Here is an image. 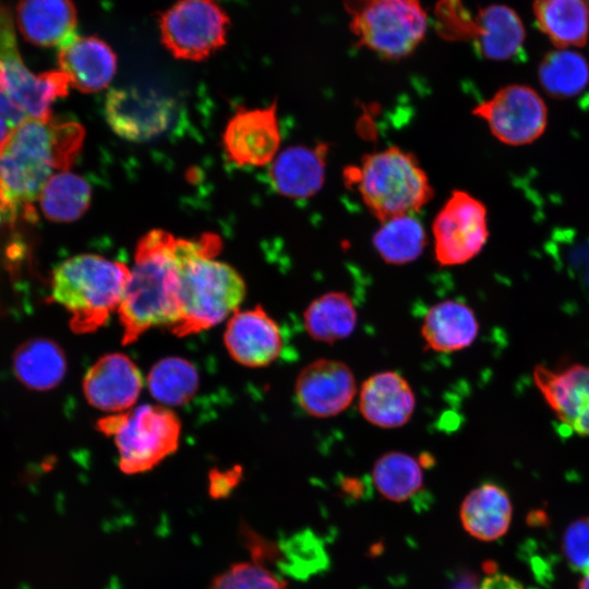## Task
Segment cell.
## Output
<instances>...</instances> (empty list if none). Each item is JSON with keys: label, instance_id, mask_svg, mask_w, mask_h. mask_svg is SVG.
<instances>
[{"label": "cell", "instance_id": "cell-26", "mask_svg": "<svg viewBox=\"0 0 589 589\" xmlns=\"http://www.w3.org/2000/svg\"><path fill=\"white\" fill-rule=\"evenodd\" d=\"M13 372L27 388L35 390L55 388L67 372L64 351L50 338L27 339L13 353Z\"/></svg>", "mask_w": 589, "mask_h": 589}, {"label": "cell", "instance_id": "cell-41", "mask_svg": "<svg viewBox=\"0 0 589 589\" xmlns=\"http://www.w3.org/2000/svg\"><path fill=\"white\" fill-rule=\"evenodd\" d=\"M586 2H587V3H588V5H589V0H586Z\"/></svg>", "mask_w": 589, "mask_h": 589}, {"label": "cell", "instance_id": "cell-35", "mask_svg": "<svg viewBox=\"0 0 589 589\" xmlns=\"http://www.w3.org/2000/svg\"><path fill=\"white\" fill-rule=\"evenodd\" d=\"M241 469L235 468L227 471L213 469L209 473V495L213 498L228 496L239 483Z\"/></svg>", "mask_w": 589, "mask_h": 589}, {"label": "cell", "instance_id": "cell-10", "mask_svg": "<svg viewBox=\"0 0 589 589\" xmlns=\"http://www.w3.org/2000/svg\"><path fill=\"white\" fill-rule=\"evenodd\" d=\"M432 233L440 265L469 262L480 253L489 237L484 204L468 192L453 191L433 220Z\"/></svg>", "mask_w": 589, "mask_h": 589}, {"label": "cell", "instance_id": "cell-15", "mask_svg": "<svg viewBox=\"0 0 589 589\" xmlns=\"http://www.w3.org/2000/svg\"><path fill=\"white\" fill-rule=\"evenodd\" d=\"M533 380L557 420L578 435H589V366L553 370L538 364Z\"/></svg>", "mask_w": 589, "mask_h": 589}, {"label": "cell", "instance_id": "cell-7", "mask_svg": "<svg viewBox=\"0 0 589 589\" xmlns=\"http://www.w3.org/2000/svg\"><path fill=\"white\" fill-rule=\"evenodd\" d=\"M98 430L113 437L119 468L125 474L152 470L179 446L181 423L163 405H140L124 412L104 417Z\"/></svg>", "mask_w": 589, "mask_h": 589}, {"label": "cell", "instance_id": "cell-32", "mask_svg": "<svg viewBox=\"0 0 589 589\" xmlns=\"http://www.w3.org/2000/svg\"><path fill=\"white\" fill-rule=\"evenodd\" d=\"M381 259L390 265H404L418 259L426 244L422 224L412 215L383 221L372 240Z\"/></svg>", "mask_w": 589, "mask_h": 589}, {"label": "cell", "instance_id": "cell-23", "mask_svg": "<svg viewBox=\"0 0 589 589\" xmlns=\"http://www.w3.org/2000/svg\"><path fill=\"white\" fill-rule=\"evenodd\" d=\"M479 322L474 311L459 300H444L425 313L421 336L425 346L436 352L462 350L476 340Z\"/></svg>", "mask_w": 589, "mask_h": 589}, {"label": "cell", "instance_id": "cell-25", "mask_svg": "<svg viewBox=\"0 0 589 589\" xmlns=\"http://www.w3.org/2000/svg\"><path fill=\"white\" fill-rule=\"evenodd\" d=\"M537 27L560 49L585 46L589 38V5L586 0H534Z\"/></svg>", "mask_w": 589, "mask_h": 589}, {"label": "cell", "instance_id": "cell-17", "mask_svg": "<svg viewBox=\"0 0 589 589\" xmlns=\"http://www.w3.org/2000/svg\"><path fill=\"white\" fill-rule=\"evenodd\" d=\"M144 386L137 365L120 352L100 357L83 378V393L88 404L112 413L130 410Z\"/></svg>", "mask_w": 589, "mask_h": 589}, {"label": "cell", "instance_id": "cell-37", "mask_svg": "<svg viewBox=\"0 0 589 589\" xmlns=\"http://www.w3.org/2000/svg\"><path fill=\"white\" fill-rule=\"evenodd\" d=\"M449 589H479L478 575L470 570L458 573Z\"/></svg>", "mask_w": 589, "mask_h": 589}, {"label": "cell", "instance_id": "cell-5", "mask_svg": "<svg viewBox=\"0 0 589 589\" xmlns=\"http://www.w3.org/2000/svg\"><path fill=\"white\" fill-rule=\"evenodd\" d=\"M70 83L59 70L35 74L19 51L13 15L0 2V115L12 128L24 120L51 118V106L68 95Z\"/></svg>", "mask_w": 589, "mask_h": 589}, {"label": "cell", "instance_id": "cell-2", "mask_svg": "<svg viewBox=\"0 0 589 589\" xmlns=\"http://www.w3.org/2000/svg\"><path fill=\"white\" fill-rule=\"evenodd\" d=\"M221 249L213 233L178 239L176 255L181 281V317L171 328L177 336L200 333L233 314L245 296L240 274L215 256Z\"/></svg>", "mask_w": 589, "mask_h": 589}, {"label": "cell", "instance_id": "cell-27", "mask_svg": "<svg viewBox=\"0 0 589 589\" xmlns=\"http://www.w3.org/2000/svg\"><path fill=\"white\" fill-rule=\"evenodd\" d=\"M308 335L333 344L349 337L356 329L358 312L352 299L342 291L325 292L313 299L303 312Z\"/></svg>", "mask_w": 589, "mask_h": 589}, {"label": "cell", "instance_id": "cell-36", "mask_svg": "<svg viewBox=\"0 0 589 589\" xmlns=\"http://www.w3.org/2000/svg\"><path fill=\"white\" fill-rule=\"evenodd\" d=\"M479 589H524V587L513 577L494 572L482 580Z\"/></svg>", "mask_w": 589, "mask_h": 589}, {"label": "cell", "instance_id": "cell-1", "mask_svg": "<svg viewBox=\"0 0 589 589\" xmlns=\"http://www.w3.org/2000/svg\"><path fill=\"white\" fill-rule=\"evenodd\" d=\"M177 238L155 229L137 242L134 266L118 314L122 344L136 341L152 327L170 329L181 317V281Z\"/></svg>", "mask_w": 589, "mask_h": 589}, {"label": "cell", "instance_id": "cell-11", "mask_svg": "<svg viewBox=\"0 0 589 589\" xmlns=\"http://www.w3.org/2000/svg\"><path fill=\"white\" fill-rule=\"evenodd\" d=\"M473 115L484 120L491 133L507 145H525L539 139L548 124V109L531 87L510 84L480 103Z\"/></svg>", "mask_w": 589, "mask_h": 589}, {"label": "cell", "instance_id": "cell-20", "mask_svg": "<svg viewBox=\"0 0 589 589\" xmlns=\"http://www.w3.org/2000/svg\"><path fill=\"white\" fill-rule=\"evenodd\" d=\"M328 145H294L285 148L271 163L268 178L274 190L290 199H308L323 187Z\"/></svg>", "mask_w": 589, "mask_h": 589}, {"label": "cell", "instance_id": "cell-4", "mask_svg": "<svg viewBox=\"0 0 589 589\" xmlns=\"http://www.w3.org/2000/svg\"><path fill=\"white\" fill-rule=\"evenodd\" d=\"M345 177L381 223L412 215L433 197L418 159L397 146L364 155L358 166L345 171Z\"/></svg>", "mask_w": 589, "mask_h": 589}, {"label": "cell", "instance_id": "cell-39", "mask_svg": "<svg viewBox=\"0 0 589 589\" xmlns=\"http://www.w3.org/2000/svg\"><path fill=\"white\" fill-rule=\"evenodd\" d=\"M579 589H589V573L585 575L579 584Z\"/></svg>", "mask_w": 589, "mask_h": 589}, {"label": "cell", "instance_id": "cell-34", "mask_svg": "<svg viewBox=\"0 0 589 589\" xmlns=\"http://www.w3.org/2000/svg\"><path fill=\"white\" fill-rule=\"evenodd\" d=\"M562 545L572 568L589 573V517L576 519L566 528Z\"/></svg>", "mask_w": 589, "mask_h": 589}, {"label": "cell", "instance_id": "cell-38", "mask_svg": "<svg viewBox=\"0 0 589 589\" xmlns=\"http://www.w3.org/2000/svg\"><path fill=\"white\" fill-rule=\"evenodd\" d=\"M10 128L8 121L0 115V144L9 134Z\"/></svg>", "mask_w": 589, "mask_h": 589}, {"label": "cell", "instance_id": "cell-22", "mask_svg": "<svg viewBox=\"0 0 589 589\" xmlns=\"http://www.w3.org/2000/svg\"><path fill=\"white\" fill-rule=\"evenodd\" d=\"M526 31L520 16L505 4H490L474 15L471 41L478 53L489 60L505 61L518 57Z\"/></svg>", "mask_w": 589, "mask_h": 589}, {"label": "cell", "instance_id": "cell-6", "mask_svg": "<svg viewBox=\"0 0 589 589\" xmlns=\"http://www.w3.org/2000/svg\"><path fill=\"white\" fill-rule=\"evenodd\" d=\"M344 7L357 45L386 60L410 56L426 34L420 0H344Z\"/></svg>", "mask_w": 589, "mask_h": 589}, {"label": "cell", "instance_id": "cell-9", "mask_svg": "<svg viewBox=\"0 0 589 589\" xmlns=\"http://www.w3.org/2000/svg\"><path fill=\"white\" fill-rule=\"evenodd\" d=\"M83 140L84 129L74 120L28 118L10 130L0 144V154L52 175L53 169L71 167Z\"/></svg>", "mask_w": 589, "mask_h": 589}, {"label": "cell", "instance_id": "cell-8", "mask_svg": "<svg viewBox=\"0 0 589 589\" xmlns=\"http://www.w3.org/2000/svg\"><path fill=\"white\" fill-rule=\"evenodd\" d=\"M229 23L216 0H178L160 16V39L173 57L200 61L226 44Z\"/></svg>", "mask_w": 589, "mask_h": 589}, {"label": "cell", "instance_id": "cell-29", "mask_svg": "<svg viewBox=\"0 0 589 589\" xmlns=\"http://www.w3.org/2000/svg\"><path fill=\"white\" fill-rule=\"evenodd\" d=\"M92 189L81 176L70 171L52 175L39 195L44 216L53 223H71L89 207Z\"/></svg>", "mask_w": 589, "mask_h": 589}, {"label": "cell", "instance_id": "cell-3", "mask_svg": "<svg viewBox=\"0 0 589 589\" xmlns=\"http://www.w3.org/2000/svg\"><path fill=\"white\" fill-rule=\"evenodd\" d=\"M129 279L130 269L124 263L80 254L53 269L51 297L70 313L73 332L93 333L118 312Z\"/></svg>", "mask_w": 589, "mask_h": 589}, {"label": "cell", "instance_id": "cell-16", "mask_svg": "<svg viewBox=\"0 0 589 589\" xmlns=\"http://www.w3.org/2000/svg\"><path fill=\"white\" fill-rule=\"evenodd\" d=\"M224 342L231 358L249 368L269 365L284 348L278 323L261 305L236 311L226 325Z\"/></svg>", "mask_w": 589, "mask_h": 589}, {"label": "cell", "instance_id": "cell-30", "mask_svg": "<svg viewBox=\"0 0 589 589\" xmlns=\"http://www.w3.org/2000/svg\"><path fill=\"white\" fill-rule=\"evenodd\" d=\"M146 381L151 395L166 407L188 404L200 387L196 366L181 357H167L156 362Z\"/></svg>", "mask_w": 589, "mask_h": 589}, {"label": "cell", "instance_id": "cell-12", "mask_svg": "<svg viewBox=\"0 0 589 589\" xmlns=\"http://www.w3.org/2000/svg\"><path fill=\"white\" fill-rule=\"evenodd\" d=\"M357 395L352 370L342 361L321 358L306 364L294 383L300 408L315 418H330L344 412Z\"/></svg>", "mask_w": 589, "mask_h": 589}, {"label": "cell", "instance_id": "cell-28", "mask_svg": "<svg viewBox=\"0 0 589 589\" xmlns=\"http://www.w3.org/2000/svg\"><path fill=\"white\" fill-rule=\"evenodd\" d=\"M423 480L421 460L404 452L384 453L373 465V484L390 502L408 501L422 489Z\"/></svg>", "mask_w": 589, "mask_h": 589}, {"label": "cell", "instance_id": "cell-14", "mask_svg": "<svg viewBox=\"0 0 589 589\" xmlns=\"http://www.w3.org/2000/svg\"><path fill=\"white\" fill-rule=\"evenodd\" d=\"M281 137L276 105L239 109L228 121L223 135L225 153L238 166H265L279 151Z\"/></svg>", "mask_w": 589, "mask_h": 589}, {"label": "cell", "instance_id": "cell-31", "mask_svg": "<svg viewBox=\"0 0 589 589\" xmlns=\"http://www.w3.org/2000/svg\"><path fill=\"white\" fill-rule=\"evenodd\" d=\"M538 79L550 96L572 98L589 84V62L575 50L556 48L542 58Z\"/></svg>", "mask_w": 589, "mask_h": 589}, {"label": "cell", "instance_id": "cell-19", "mask_svg": "<svg viewBox=\"0 0 589 589\" xmlns=\"http://www.w3.org/2000/svg\"><path fill=\"white\" fill-rule=\"evenodd\" d=\"M358 406L369 423L382 429H396L411 419L416 396L409 382L398 372L382 371L362 383Z\"/></svg>", "mask_w": 589, "mask_h": 589}, {"label": "cell", "instance_id": "cell-21", "mask_svg": "<svg viewBox=\"0 0 589 589\" xmlns=\"http://www.w3.org/2000/svg\"><path fill=\"white\" fill-rule=\"evenodd\" d=\"M15 20L26 41L60 47L75 35L77 13L72 0H20Z\"/></svg>", "mask_w": 589, "mask_h": 589}, {"label": "cell", "instance_id": "cell-13", "mask_svg": "<svg viewBox=\"0 0 589 589\" xmlns=\"http://www.w3.org/2000/svg\"><path fill=\"white\" fill-rule=\"evenodd\" d=\"M173 110L170 99L131 88L110 91L104 105L111 130L133 142L148 141L164 133L170 127Z\"/></svg>", "mask_w": 589, "mask_h": 589}, {"label": "cell", "instance_id": "cell-24", "mask_svg": "<svg viewBox=\"0 0 589 589\" xmlns=\"http://www.w3.org/2000/svg\"><path fill=\"white\" fill-rule=\"evenodd\" d=\"M513 507L508 494L494 483H483L464 498L459 517L464 529L473 538L493 541L506 533Z\"/></svg>", "mask_w": 589, "mask_h": 589}, {"label": "cell", "instance_id": "cell-40", "mask_svg": "<svg viewBox=\"0 0 589 589\" xmlns=\"http://www.w3.org/2000/svg\"><path fill=\"white\" fill-rule=\"evenodd\" d=\"M1 216H2V212H1V208H0V223H1Z\"/></svg>", "mask_w": 589, "mask_h": 589}, {"label": "cell", "instance_id": "cell-18", "mask_svg": "<svg viewBox=\"0 0 589 589\" xmlns=\"http://www.w3.org/2000/svg\"><path fill=\"white\" fill-rule=\"evenodd\" d=\"M58 64L72 87L82 93H96L112 81L117 56L99 37L74 35L59 47Z\"/></svg>", "mask_w": 589, "mask_h": 589}, {"label": "cell", "instance_id": "cell-33", "mask_svg": "<svg viewBox=\"0 0 589 589\" xmlns=\"http://www.w3.org/2000/svg\"><path fill=\"white\" fill-rule=\"evenodd\" d=\"M208 589H286V585L259 563L239 562L217 575Z\"/></svg>", "mask_w": 589, "mask_h": 589}]
</instances>
